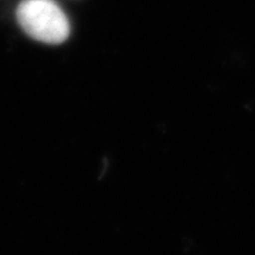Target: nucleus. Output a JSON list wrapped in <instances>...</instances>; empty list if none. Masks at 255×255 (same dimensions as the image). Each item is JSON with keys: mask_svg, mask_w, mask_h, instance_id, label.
Instances as JSON below:
<instances>
[{"mask_svg": "<svg viewBox=\"0 0 255 255\" xmlns=\"http://www.w3.org/2000/svg\"><path fill=\"white\" fill-rule=\"evenodd\" d=\"M16 16L21 28L37 41L60 44L70 36V21L54 0H23Z\"/></svg>", "mask_w": 255, "mask_h": 255, "instance_id": "1", "label": "nucleus"}]
</instances>
